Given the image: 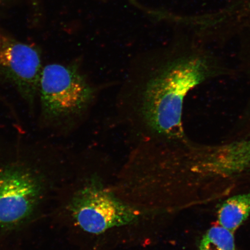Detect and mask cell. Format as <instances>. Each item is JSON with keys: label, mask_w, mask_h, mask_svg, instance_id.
<instances>
[{"label": "cell", "mask_w": 250, "mask_h": 250, "mask_svg": "<svg viewBox=\"0 0 250 250\" xmlns=\"http://www.w3.org/2000/svg\"><path fill=\"white\" fill-rule=\"evenodd\" d=\"M43 67L36 49L0 32V83L14 88L30 106L38 98Z\"/></svg>", "instance_id": "5b68a950"}, {"label": "cell", "mask_w": 250, "mask_h": 250, "mask_svg": "<svg viewBox=\"0 0 250 250\" xmlns=\"http://www.w3.org/2000/svg\"><path fill=\"white\" fill-rule=\"evenodd\" d=\"M68 210L77 226L94 234L131 226L145 214L118 199L98 176L90 178L74 193Z\"/></svg>", "instance_id": "277c9868"}, {"label": "cell", "mask_w": 250, "mask_h": 250, "mask_svg": "<svg viewBox=\"0 0 250 250\" xmlns=\"http://www.w3.org/2000/svg\"><path fill=\"white\" fill-rule=\"evenodd\" d=\"M250 215V192L233 196L224 201L219 208V224L234 232Z\"/></svg>", "instance_id": "8992f818"}, {"label": "cell", "mask_w": 250, "mask_h": 250, "mask_svg": "<svg viewBox=\"0 0 250 250\" xmlns=\"http://www.w3.org/2000/svg\"><path fill=\"white\" fill-rule=\"evenodd\" d=\"M211 70L199 56L161 54L140 61L122 90L121 112L143 140L181 141L184 99Z\"/></svg>", "instance_id": "6da1fadb"}, {"label": "cell", "mask_w": 250, "mask_h": 250, "mask_svg": "<svg viewBox=\"0 0 250 250\" xmlns=\"http://www.w3.org/2000/svg\"><path fill=\"white\" fill-rule=\"evenodd\" d=\"M23 155L0 162V232L28 223L48 191L42 168Z\"/></svg>", "instance_id": "3957f363"}, {"label": "cell", "mask_w": 250, "mask_h": 250, "mask_svg": "<svg viewBox=\"0 0 250 250\" xmlns=\"http://www.w3.org/2000/svg\"><path fill=\"white\" fill-rule=\"evenodd\" d=\"M199 250H236L233 232L220 226L210 228L203 236Z\"/></svg>", "instance_id": "52a82bcc"}, {"label": "cell", "mask_w": 250, "mask_h": 250, "mask_svg": "<svg viewBox=\"0 0 250 250\" xmlns=\"http://www.w3.org/2000/svg\"><path fill=\"white\" fill-rule=\"evenodd\" d=\"M97 93L78 64L45 65L38 92L42 125L56 132L73 129L88 113Z\"/></svg>", "instance_id": "7a4b0ae2"}]
</instances>
